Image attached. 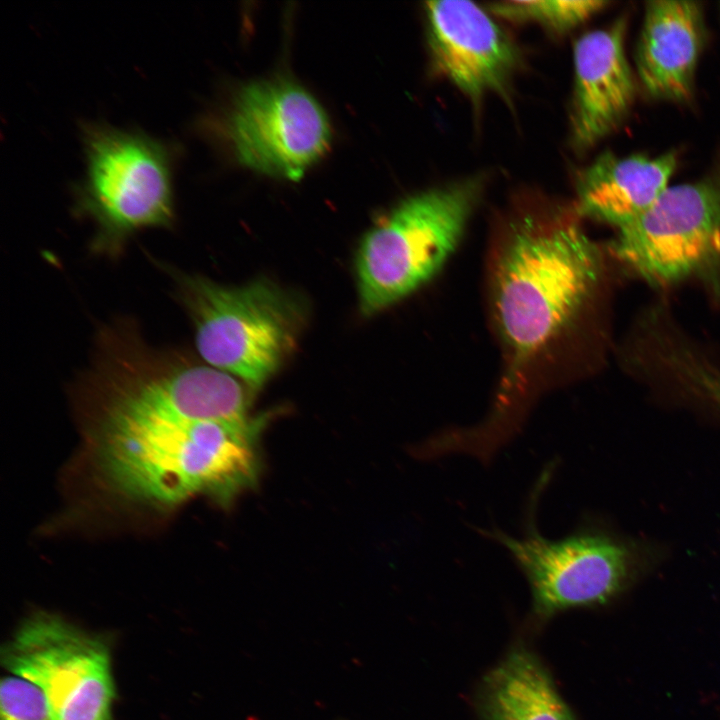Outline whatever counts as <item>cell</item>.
Segmentation results:
<instances>
[{"mask_svg": "<svg viewBox=\"0 0 720 720\" xmlns=\"http://www.w3.org/2000/svg\"><path fill=\"white\" fill-rule=\"evenodd\" d=\"M478 707L483 720H574L542 663L521 646L486 674Z\"/></svg>", "mask_w": 720, "mask_h": 720, "instance_id": "cell-14", "label": "cell"}, {"mask_svg": "<svg viewBox=\"0 0 720 720\" xmlns=\"http://www.w3.org/2000/svg\"><path fill=\"white\" fill-rule=\"evenodd\" d=\"M424 11L436 71L474 103L488 94L505 95L519 54L487 9L446 0L426 2Z\"/></svg>", "mask_w": 720, "mask_h": 720, "instance_id": "cell-10", "label": "cell"}, {"mask_svg": "<svg viewBox=\"0 0 720 720\" xmlns=\"http://www.w3.org/2000/svg\"><path fill=\"white\" fill-rule=\"evenodd\" d=\"M578 216L576 208H526L506 225L492 267L491 294L514 365L557 339L600 280V251Z\"/></svg>", "mask_w": 720, "mask_h": 720, "instance_id": "cell-2", "label": "cell"}, {"mask_svg": "<svg viewBox=\"0 0 720 720\" xmlns=\"http://www.w3.org/2000/svg\"><path fill=\"white\" fill-rule=\"evenodd\" d=\"M609 2L595 0L499 1L487 4V11L516 23H534L564 34L603 10Z\"/></svg>", "mask_w": 720, "mask_h": 720, "instance_id": "cell-15", "label": "cell"}, {"mask_svg": "<svg viewBox=\"0 0 720 720\" xmlns=\"http://www.w3.org/2000/svg\"><path fill=\"white\" fill-rule=\"evenodd\" d=\"M548 473L542 474L534 489L521 537L499 528L479 529L508 551L527 579L531 613L540 621L571 608L611 601L632 584L640 568L632 545L606 531L583 527L556 540L539 532L536 504Z\"/></svg>", "mask_w": 720, "mask_h": 720, "instance_id": "cell-6", "label": "cell"}, {"mask_svg": "<svg viewBox=\"0 0 720 720\" xmlns=\"http://www.w3.org/2000/svg\"><path fill=\"white\" fill-rule=\"evenodd\" d=\"M627 17L580 36L573 47L570 140L585 151L614 132L629 115L636 81L625 54Z\"/></svg>", "mask_w": 720, "mask_h": 720, "instance_id": "cell-11", "label": "cell"}, {"mask_svg": "<svg viewBox=\"0 0 720 720\" xmlns=\"http://www.w3.org/2000/svg\"><path fill=\"white\" fill-rule=\"evenodd\" d=\"M2 664L35 685L56 720H111L115 687L106 642L39 612L3 647Z\"/></svg>", "mask_w": 720, "mask_h": 720, "instance_id": "cell-8", "label": "cell"}, {"mask_svg": "<svg viewBox=\"0 0 720 720\" xmlns=\"http://www.w3.org/2000/svg\"><path fill=\"white\" fill-rule=\"evenodd\" d=\"M618 262L655 289L696 281L720 292V166L669 186L611 242Z\"/></svg>", "mask_w": 720, "mask_h": 720, "instance_id": "cell-7", "label": "cell"}, {"mask_svg": "<svg viewBox=\"0 0 720 720\" xmlns=\"http://www.w3.org/2000/svg\"><path fill=\"white\" fill-rule=\"evenodd\" d=\"M705 34L699 3H646L635 62L640 84L650 98L683 103L692 97Z\"/></svg>", "mask_w": 720, "mask_h": 720, "instance_id": "cell-12", "label": "cell"}, {"mask_svg": "<svg viewBox=\"0 0 720 720\" xmlns=\"http://www.w3.org/2000/svg\"><path fill=\"white\" fill-rule=\"evenodd\" d=\"M82 139L86 173L75 209L96 225V251L118 255L135 232L173 224V157L166 144L99 123L86 124Z\"/></svg>", "mask_w": 720, "mask_h": 720, "instance_id": "cell-5", "label": "cell"}, {"mask_svg": "<svg viewBox=\"0 0 720 720\" xmlns=\"http://www.w3.org/2000/svg\"><path fill=\"white\" fill-rule=\"evenodd\" d=\"M677 161L674 151L657 157L604 152L577 177L576 210L580 216L618 230L641 216L665 192Z\"/></svg>", "mask_w": 720, "mask_h": 720, "instance_id": "cell-13", "label": "cell"}, {"mask_svg": "<svg viewBox=\"0 0 720 720\" xmlns=\"http://www.w3.org/2000/svg\"><path fill=\"white\" fill-rule=\"evenodd\" d=\"M176 280L202 359L252 391L262 387L296 343L304 320L300 300L267 280L241 287L182 273Z\"/></svg>", "mask_w": 720, "mask_h": 720, "instance_id": "cell-3", "label": "cell"}, {"mask_svg": "<svg viewBox=\"0 0 720 720\" xmlns=\"http://www.w3.org/2000/svg\"><path fill=\"white\" fill-rule=\"evenodd\" d=\"M482 184L473 177L409 196L369 230L356 256L364 314L398 302L440 270L464 232Z\"/></svg>", "mask_w": 720, "mask_h": 720, "instance_id": "cell-4", "label": "cell"}, {"mask_svg": "<svg viewBox=\"0 0 720 720\" xmlns=\"http://www.w3.org/2000/svg\"><path fill=\"white\" fill-rule=\"evenodd\" d=\"M218 127L240 164L294 181L326 152L331 139L328 118L317 100L282 79L242 87Z\"/></svg>", "mask_w": 720, "mask_h": 720, "instance_id": "cell-9", "label": "cell"}, {"mask_svg": "<svg viewBox=\"0 0 720 720\" xmlns=\"http://www.w3.org/2000/svg\"><path fill=\"white\" fill-rule=\"evenodd\" d=\"M81 384L100 470L120 495L172 506L205 494L228 504L255 485L266 416L249 417L248 386L233 375L154 348L123 320L101 329Z\"/></svg>", "mask_w": 720, "mask_h": 720, "instance_id": "cell-1", "label": "cell"}, {"mask_svg": "<svg viewBox=\"0 0 720 720\" xmlns=\"http://www.w3.org/2000/svg\"><path fill=\"white\" fill-rule=\"evenodd\" d=\"M0 716L1 720H56L42 692L17 676L1 681Z\"/></svg>", "mask_w": 720, "mask_h": 720, "instance_id": "cell-17", "label": "cell"}, {"mask_svg": "<svg viewBox=\"0 0 720 720\" xmlns=\"http://www.w3.org/2000/svg\"><path fill=\"white\" fill-rule=\"evenodd\" d=\"M664 371L679 392L720 415V366L715 361L682 343L666 356Z\"/></svg>", "mask_w": 720, "mask_h": 720, "instance_id": "cell-16", "label": "cell"}]
</instances>
